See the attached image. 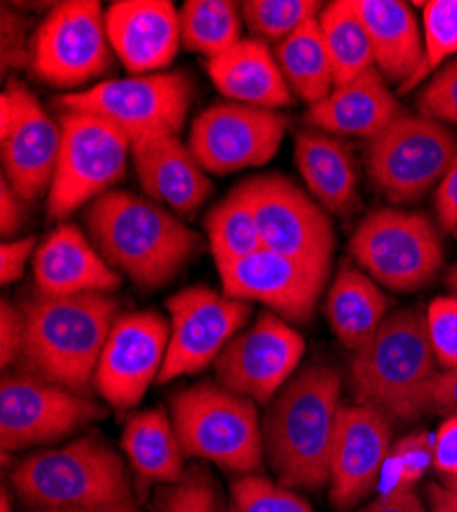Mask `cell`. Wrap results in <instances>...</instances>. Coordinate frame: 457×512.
I'll return each mask as SVG.
<instances>
[{"label":"cell","mask_w":457,"mask_h":512,"mask_svg":"<svg viewBox=\"0 0 457 512\" xmlns=\"http://www.w3.org/2000/svg\"><path fill=\"white\" fill-rule=\"evenodd\" d=\"M341 410V375L324 363L302 369L279 390L265 414L263 439L281 486L318 490L330 480Z\"/></svg>","instance_id":"cell-1"},{"label":"cell","mask_w":457,"mask_h":512,"mask_svg":"<svg viewBox=\"0 0 457 512\" xmlns=\"http://www.w3.org/2000/svg\"><path fill=\"white\" fill-rule=\"evenodd\" d=\"M85 220L103 259L144 289L169 283L199 248V236L171 209L130 191L101 195Z\"/></svg>","instance_id":"cell-2"},{"label":"cell","mask_w":457,"mask_h":512,"mask_svg":"<svg viewBox=\"0 0 457 512\" xmlns=\"http://www.w3.org/2000/svg\"><path fill=\"white\" fill-rule=\"evenodd\" d=\"M25 316L23 359L31 373L76 394H85L119 314L107 293L48 297L21 308Z\"/></svg>","instance_id":"cell-3"},{"label":"cell","mask_w":457,"mask_h":512,"mask_svg":"<svg viewBox=\"0 0 457 512\" xmlns=\"http://www.w3.org/2000/svg\"><path fill=\"white\" fill-rule=\"evenodd\" d=\"M439 373L419 310L390 314L351 361L359 404L400 420L417 418L425 410V394Z\"/></svg>","instance_id":"cell-4"},{"label":"cell","mask_w":457,"mask_h":512,"mask_svg":"<svg viewBox=\"0 0 457 512\" xmlns=\"http://www.w3.org/2000/svg\"><path fill=\"white\" fill-rule=\"evenodd\" d=\"M11 482L25 502L39 508L132 502L123 461L97 439H78L62 449L35 453L17 465Z\"/></svg>","instance_id":"cell-5"},{"label":"cell","mask_w":457,"mask_h":512,"mask_svg":"<svg viewBox=\"0 0 457 512\" xmlns=\"http://www.w3.org/2000/svg\"><path fill=\"white\" fill-rule=\"evenodd\" d=\"M171 416L185 455L246 476L261 467L265 439L253 400L203 381L173 398Z\"/></svg>","instance_id":"cell-6"},{"label":"cell","mask_w":457,"mask_h":512,"mask_svg":"<svg viewBox=\"0 0 457 512\" xmlns=\"http://www.w3.org/2000/svg\"><path fill=\"white\" fill-rule=\"evenodd\" d=\"M60 132L58 166L48 191L52 220H66L78 207L109 193L126 175L132 154V138L93 113L64 111Z\"/></svg>","instance_id":"cell-7"},{"label":"cell","mask_w":457,"mask_h":512,"mask_svg":"<svg viewBox=\"0 0 457 512\" xmlns=\"http://www.w3.org/2000/svg\"><path fill=\"white\" fill-rule=\"evenodd\" d=\"M455 152L457 138L445 123L402 111L367 142L365 164L371 183L388 201L410 203L441 183Z\"/></svg>","instance_id":"cell-8"},{"label":"cell","mask_w":457,"mask_h":512,"mask_svg":"<svg viewBox=\"0 0 457 512\" xmlns=\"http://www.w3.org/2000/svg\"><path fill=\"white\" fill-rule=\"evenodd\" d=\"M355 263L378 285L417 291L443 265V244L435 224L417 211L384 207L369 213L351 238Z\"/></svg>","instance_id":"cell-9"},{"label":"cell","mask_w":457,"mask_h":512,"mask_svg":"<svg viewBox=\"0 0 457 512\" xmlns=\"http://www.w3.org/2000/svg\"><path fill=\"white\" fill-rule=\"evenodd\" d=\"M191 80L183 72H156L115 78L93 89L58 99L64 111L99 115L132 140L152 134H179L191 105Z\"/></svg>","instance_id":"cell-10"},{"label":"cell","mask_w":457,"mask_h":512,"mask_svg":"<svg viewBox=\"0 0 457 512\" xmlns=\"http://www.w3.org/2000/svg\"><path fill=\"white\" fill-rule=\"evenodd\" d=\"M255 213L263 248L328 271L335 230L324 207L283 175L253 177L236 187Z\"/></svg>","instance_id":"cell-11"},{"label":"cell","mask_w":457,"mask_h":512,"mask_svg":"<svg viewBox=\"0 0 457 512\" xmlns=\"http://www.w3.org/2000/svg\"><path fill=\"white\" fill-rule=\"evenodd\" d=\"M33 72L58 89H76L111 64L105 11L97 0H68L41 21L31 44Z\"/></svg>","instance_id":"cell-12"},{"label":"cell","mask_w":457,"mask_h":512,"mask_svg":"<svg viewBox=\"0 0 457 512\" xmlns=\"http://www.w3.org/2000/svg\"><path fill=\"white\" fill-rule=\"evenodd\" d=\"M287 121L277 111L240 103H216L201 111L189 134V150L210 175H230L267 164L279 150Z\"/></svg>","instance_id":"cell-13"},{"label":"cell","mask_w":457,"mask_h":512,"mask_svg":"<svg viewBox=\"0 0 457 512\" xmlns=\"http://www.w3.org/2000/svg\"><path fill=\"white\" fill-rule=\"evenodd\" d=\"M171 340L160 383L197 373L216 363L236 332L251 316V304L210 287H189L169 297Z\"/></svg>","instance_id":"cell-14"},{"label":"cell","mask_w":457,"mask_h":512,"mask_svg":"<svg viewBox=\"0 0 457 512\" xmlns=\"http://www.w3.org/2000/svg\"><path fill=\"white\" fill-rule=\"evenodd\" d=\"M306 351L304 336L277 314L263 312L236 334L214 363L220 386L267 404L294 375Z\"/></svg>","instance_id":"cell-15"},{"label":"cell","mask_w":457,"mask_h":512,"mask_svg":"<svg viewBox=\"0 0 457 512\" xmlns=\"http://www.w3.org/2000/svg\"><path fill=\"white\" fill-rule=\"evenodd\" d=\"M62 144L56 123L39 101L11 80L0 97V146L5 179L23 197L35 201L50 191Z\"/></svg>","instance_id":"cell-16"},{"label":"cell","mask_w":457,"mask_h":512,"mask_svg":"<svg viewBox=\"0 0 457 512\" xmlns=\"http://www.w3.org/2000/svg\"><path fill=\"white\" fill-rule=\"evenodd\" d=\"M99 408L80 394L35 373H17L0 386L3 451L50 443L97 416Z\"/></svg>","instance_id":"cell-17"},{"label":"cell","mask_w":457,"mask_h":512,"mask_svg":"<svg viewBox=\"0 0 457 512\" xmlns=\"http://www.w3.org/2000/svg\"><path fill=\"white\" fill-rule=\"evenodd\" d=\"M169 340L171 326L158 312L121 314L95 371L93 383L99 396L117 410L134 408L158 379Z\"/></svg>","instance_id":"cell-18"},{"label":"cell","mask_w":457,"mask_h":512,"mask_svg":"<svg viewBox=\"0 0 457 512\" xmlns=\"http://www.w3.org/2000/svg\"><path fill=\"white\" fill-rule=\"evenodd\" d=\"M218 271L228 297L261 302L273 314L294 322L312 318L328 279V271L267 248Z\"/></svg>","instance_id":"cell-19"},{"label":"cell","mask_w":457,"mask_h":512,"mask_svg":"<svg viewBox=\"0 0 457 512\" xmlns=\"http://www.w3.org/2000/svg\"><path fill=\"white\" fill-rule=\"evenodd\" d=\"M392 449L390 416L357 404L341 410L330 453V502L339 510L353 508L378 486Z\"/></svg>","instance_id":"cell-20"},{"label":"cell","mask_w":457,"mask_h":512,"mask_svg":"<svg viewBox=\"0 0 457 512\" xmlns=\"http://www.w3.org/2000/svg\"><path fill=\"white\" fill-rule=\"evenodd\" d=\"M111 50L134 76L171 66L181 46L179 13L169 0H117L105 9Z\"/></svg>","instance_id":"cell-21"},{"label":"cell","mask_w":457,"mask_h":512,"mask_svg":"<svg viewBox=\"0 0 457 512\" xmlns=\"http://www.w3.org/2000/svg\"><path fill=\"white\" fill-rule=\"evenodd\" d=\"M132 156L146 197L177 216H193L212 195L210 177L179 134L136 138Z\"/></svg>","instance_id":"cell-22"},{"label":"cell","mask_w":457,"mask_h":512,"mask_svg":"<svg viewBox=\"0 0 457 512\" xmlns=\"http://www.w3.org/2000/svg\"><path fill=\"white\" fill-rule=\"evenodd\" d=\"M33 277L48 297L109 293L121 285L117 271L76 226L60 224L33 254Z\"/></svg>","instance_id":"cell-23"},{"label":"cell","mask_w":457,"mask_h":512,"mask_svg":"<svg viewBox=\"0 0 457 512\" xmlns=\"http://www.w3.org/2000/svg\"><path fill=\"white\" fill-rule=\"evenodd\" d=\"M402 113L388 80L373 66L355 80L332 89V93L312 105L306 121L318 132L332 136L365 138L367 142L382 134Z\"/></svg>","instance_id":"cell-24"},{"label":"cell","mask_w":457,"mask_h":512,"mask_svg":"<svg viewBox=\"0 0 457 512\" xmlns=\"http://www.w3.org/2000/svg\"><path fill=\"white\" fill-rule=\"evenodd\" d=\"M207 74L232 103L269 111L294 103V93L263 39H240L222 56L207 60Z\"/></svg>","instance_id":"cell-25"},{"label":"cell","mask_w":457,"mask_h":512,"mask_svg":"<svg viewBox=\"0 0 457 512\" xmlns=\"http://www.w3.org/2000/svg\"><path fill=\"white\" fill-rule=\"evenodd\" d=\"M369 33L373 64L390 82L412 87L427 70L425 41L410 5L400 0H355Z\"/></svg>","instance_id":"cell-26"},{"label":"cell","mask_w":457,"mask_h":512,"mask_svg":"<svg viewBox=\"0 0 457 512\" xmlns=\"http://www.w3.org/2000/svg\"><path fill=\"white\" fill-rule=\"evenodd\" d=\"M296 164L312 197L335 216H349L359 205L357 170L351 148L339 136L300 132Z\"/></svg>","instance_id":"cell-27"},{"label":"cell","mask_w":457,"mask_h":512,"mask_svg":"<svg viewBox=\"0 0 457 512\" xmlns=\"http://www.w3.org/2000/svg\"><path fill=\"white\" fill-rule=\"evenodd\" d=\"M390 310L388 295L365 271L343 265L326 295V320L341 345L357 353L380 330Z\"/></svg>","instance_id":"cell-28"},{"label":"cell","mask_w":457,"mask_h":512,"mask_svg":"<svg viewBox=\"0 0 457 512\" xmlns=\"http://www.w3.org/2000/svg\"><path fill=\"white\" fill-rule=\"evenodd\" d=\"M121 447L140 478L158 482L183 480V447L175 424L162 408L134 414L123 426Z\"/></svg>","instance_id":"cell-29"},{"label":"cell","mask_w":457,"mask_h":512,"mask_svg":"<svg viewBox=\"0 0 457 512\" xmlns=\"http://www.w3.org/2000/svg\"><path fill=\"white\" fill-rule=\"evenodd\" d=\"M273 54L289 89L310 107L324 101L335 89V78H332V66L318 19L304 23L298 31L285 37L281 44L275 46Z\"/></svg>","instance_id":"cell-30"},{"label":"cell","mask_w":457,"mask_h":512,"mask_svg":"<svg viewBox=\"0 0 457 512\" xmlns=\"http://www.w3.org/2000/svg\"><path fill=\"white\" fill-rule=\"evenodd\" d=\"M318 25L328 50L335 87L355 80L376 66L369 33L355 9V0H337L326 5L318 17Z\"/></svg>","instance_id":"cell-31"},{"label":"cell","mask_w":457,"mask_h":512,"mask_svg":"<svg viewBox=\"0 0 457 512\" xmlns=\"http://www.w3.org/2000/svg\"><path fill=\"white\" fill-rule=\"evenodd\" d=\"M181 44L207 60L222 56L242 39L240 3L232 0H187L179 11Z\"/></svg>","instance_id":"cell-32"},{"label":"cell","mask_w":457,"mask_h":512,"mask_svg":"<svg viewBox=\"0 0 457 512\" xmlns=\"http://www.w3.org/2000/svg\"><path fill=\"white\" fill-rule=\"evenodd\" d=\"M205 232L218 269L246 259L263 248L255 213L238 189L207 213Z\"/></svg>","instance_id":"cell-33"},{"label":"cell","mask_w":457,"mask_h":512,"mask_svg":"<svg viewBox=\"0 0 457 512\" xmlns=\"http://www.w3.org/2000/svg\"><path fill=\"white\" fill-rule=\"evenodd\" d=\"M324 3L318 0H244L240 3L242 21L263 41L281 44L285 37L298 31L304 23L318 19Z\"/></svg>","instance_id":"cell-34"},{"label":"cell","mask_w":457,"mask_h":512,"mask_svg":"<svg viewBox=\"0 0 457 512\" xmlns=\"http://www.w3.org/2000/svg\"><path fill=\"white\" fill-rule=\"evenodd\" d=\"M433 465V435L414 433L392 445L380 476V496L414 490Z\"/></svg>","instance_id":"cell-35"},{"label":"cell","mask_w":457,"mask_h":512,"mask_svg":"<svg viewBox=\"0 0 457 512\" xmlns=\"http://www.w3.org/2000/svg\"><path fill=\"white\" fill-rule=\"evenodd\" d=\"M238 512H316L304 498L261 476H242L232 484Z\"/></svg>","instance_id":"cell-36"},{"label":"cell","mask_w":457,"mask_h":512,"mask_svg":"<svg viewBox=\"0 0 457 512\" xmlns=\"http://www.w3.org/2000/svg\"><path fill=\"white\" fill-rule=\"evenodd\" d=\"M423 41L427 70H441V64L457 56V0L423 3Z\"/></svg>","instance_id":"cell-37"},{"label":"cell","mask_w":457,"mask_h":512,"mask_svg":"<svg viewBox=\"0 0 457 512\" xmlns=\"http://www.w3.org/2000/svg\"><path fill=\"white\" fill-rule=\"evenodd\" d=\"M427 334L441 371L457 369V297H435L429 304Z\"/></svg>","instance_id":"cell-38"},{"label":"cell","mask_w":457,"mask_h":512,"mask_svg":"<svg viewBox=\"0 0 457 512\" xmlns=\"http://www.w3.org/2000/svg\"><path fill=\"white\" fill-rule=\"evenodd\" d=\"M421 115L457 125V60L443 66L419 99Z\"/></svg>","instance_id":"cell-39"},{"label":"cell","mask_w":457,"mask_h":512,"mask_svg":"<svg viewBox=\"0 0 457 512\" xmlns=\"http://www.w3.org/2000/svg\"><path fill=\"white\" fill-rule=\"evenodd\" d=\"M162 512H218L212 482L203 472H189L169 494Z\"/></svg>","instance_id":"cell-40"},{"label":"cell","mask_w":457,"mask_h":512,"mask_svg":"<svg viewBox=\"0 0 457 512\" xmlns=\"http://www.w3.org/2000/svg\"><path fill=\"white\" fill-rule=\"evenodd\" d=\"M29 23L25 17L3 9V70H17L31 62Z\"/></svg>","instance_id":"cell-41"},{"label":"cell","mask_w":457,"mask_h":512,"mask_svg":"<svg viewBox=\"0 0 457 512\" xmlns=\"http://www.w3.org/2000/svg\"><path fill=\"white\" fill-rule=\"evenodd\" d=\"M25 351V316L11 302L0 304V363L13 365Z\"/></svg>","instance_id":"cell-42"},{"label":"cell","mask_w":457,"mask_h":512,"mask_svg":"<svg viewBox=\"0 0 457 512\" xmlns=\"http://www.w3.org/2000/svg\"><path fill=\"white\" fill-rule=\"evenodd\" d=\"M433 467L445 478L457 476V416H449L433 437Z\"/></svg>","instance_id":"cell-43"},{"label":"cell","mask_w":457,"mask_h":512,"mask_svg":"<svg viewBox=\"0 0 457 512\" xmlns=\"http://www.w3.org/2000/svg\"><path fill=\"white\" fill-rule=\"evenodd\" d=\"M35 238L5 240L0 246V281L5 285L23 277L29 256L35 254Z\"/></svg>","instance_id":"cell-44"},{"label":"cell","mask_w":457,"mask_h":512,"mask_svg":"<svg viewBox=\"0 0 457 512\" xmlns=\"http://www.w3.org/2000/svg\"><path fill=\"white\" fill-rule=\"evenodd\" d=\"M435 211H437L439 224L445 230L455 232L457 228V152L449 170L435 191Z\"/></svg>","instance_id":"cell-45"},{"label":"cell","mask_w":457,"mask_h":512,"mask_svg":"<svg viewBox=\"0 0 457 512\" xmlns=\"http://www.w3.org/2000/svg\"><path fill=\"white\" fill-rule=\"evenodd\" d=\"M425 410L457 416V369L441 371L425 394Z\"/></svg>","instance_id":"cell-46"},{"label":"cell","mask_w":457,"mask_h":512,"mask_svg":"<svg viewBox=\"0 0 457 512\" xmlns=\"http://www.w3.org/2000/svg\"><path fill=\"white\" fill-rule=\"evenodd\" d=\"M23 226V197L3 177L0 181V232L13 236Z\"/></svg>","instance_id":"cell-47"},{"label":"cell","mask_w":457,"mask_h":512,"mask_svg":"<svg viewBox=\"0 0 457 512\" xmlns=\"http://www.w3.org/2000/svg\"><path fill=\"white\" fill-rule=\"evenodd\" d=\"M361 512H427V508L423 506V500L417 492L404 490L390 496H380Z\"/></svg>","instance_id":"cell-48"},{"label":"cell","mask_w":457,"mask_h":512,"mask_svg":"<svg viewBox=\"0 0 457 512\" xmlns=\"http://www.w3.org/2000/svg\"><path fill=\"white\" fill-rule=\"evenodd\" d=\"M431 512H457V492L445 484H431L427 488Z\"/></svg>","instance_id":"cell-49"},{"label":"cell","mask_w":457,"mask_h":512,"mask_svg":"<svg viewBox=\"0 0 457 512\" xmlns=\"http://www.w3.org/2000/svg\"><path fill=\"white\" fill-rule=\"evenodd\" d=\"M33 512H140L134 502L105 504V506H76V508H39Z\"/></svg>","instance_id":"cell-50"},{"label":"cell","mask_w":457,"mask_h":512,"mask_svg":"<svg viewBox=\"0 0 457 512\" xmlns=\"http://www.w3.org/2000/svg\"><path fill=\"white\" fill-rule=\"evenodd\" d=\"M447 287H449L451 295L457 297V265H453L451 271L447 273Z\"/></svg>","instance_id":"cell-51"},{"label":"cell","mask_w":457,"mask_h":512,"mask_svg":"<svg viewBox=\"0 0 457 512\" xmlns=\"http://www.w3.org/2000/svg\"><path fill=\"white\" fill-rule=\"evenodd\" d=\"M0 512H13L11 498H9L7 490H3V494H0Z\"/></svg>","instance_id":"cell-52"},{"label":"cell","mask_w":457,"mask_h":512,"mask_svg":"<svg viewBox=\"0 0 457 512\" xmlns=\"http://www.w3.org/2000/svg\"><path fill=\"white\" fill-rule=\"evenodd\" d=\"M443 484H445L447 488H451V490H455V492H457V476H453V478H445V480H443Z\"/></svg>","instance_id":"cell-53"},{"label":"cell","mask_w":457,"mask_h":512,"mask_svg":"<svg viewBox=\"0 0 457 512\" xmlns=\"http://www.w3.org/2000/svg\"><path fill=\"white\" fill-rule=\"evenodd\" d=\"M453 234H455V238H457V228H455V232H453Z\"/></svg>","instance_id":"cell-54"}]
</instances>
